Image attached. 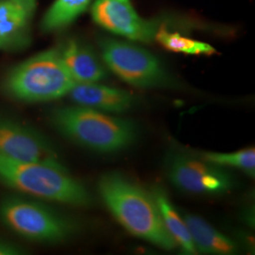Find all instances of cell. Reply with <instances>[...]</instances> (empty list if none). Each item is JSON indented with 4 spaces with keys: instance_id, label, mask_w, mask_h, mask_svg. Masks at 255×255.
Masks as SVG:
<instances>
[{
    "instance_id": "cell-1",
    "label": "cell",
    "mask_w": 255,
    "mask_h": 255,
    "mask_svg": "<svg viewBox=\"0 0 255 255\" xmlns=\"http://www.w3.org/2000/svg\"><path fill=\"white\" fill-rule=\"evenodd\" d=\"M98 188L104 204L129 234L166 251L177 247L151 193L118 172L101 176Z\"/></svg>"
},
{
    "instance_id": "cell-2",
    "label": "cell",
    "mask_w": 255,
    "mask_h": 255,
    "mask_svg": "<svg viewBox=\"0 0 255 255\" xmlns=\"http://www.w3.org/2000/svg\"><path fill=\"white\" fill-rule=\"evenodd\" d=\"M0 182L24 196L39 200L88 207V189L60 163L20 162L0 156Z\"/></svg>"
},
{
    "instance_id": "cell-3",
    "label": "cell",
    "mask_w": 255,
    "mask_h": 255,
    "mask_svg": "<svg viewBox=\"0 0 255 255\" xmlns=\"http://www.w3.org/2000/svg\"><path fill=\"white\" fill-rule=\"evenodd\" d=\"M49 120L63 136L100 153L122 151L136 140V126L129 119L77 104L56 108Z\"/></svg>"
},
{
    "instance_id": "cell-4",
    "label": "cell",
    "mask_w": 255,
    "mask_h": 255,
    "mask_svg": "<svg viewBox=\"0 0 255 255\" xmlns=\"http://www.w3.org/2000/svg\"><path fill=\"white\" fill-rule=\"evenodd\" d=\"M75 84L58 48H51L12 67L4 78L2 89L15 101L37 103L67 96Z\"/></svg>"
},
{
    "instance_id": "cell-5",
    "label": "cell",
    "mask_w": 255,
    "mask_h": 255,
    "mask_svg": "<svg viewBox=\"0 0 255 255\" xmlns=\"http://www.w3.org/2000/svg\"><path fill=\"white\" fill-rule=\"evenodd\" d=\"M0 221L28 241L56 244L74 236L77 226L56 210L27 196H7L0 201Z\"/></svg>"
},
{
    "instance_id": "cell-6",
    "label": "cell",
    "mask_w": 255,
    "mask_h": 255,
    "mask_svg": "<svg viewBox=\"0 0 255 255\" xmlns=\"http://www.w3.org/2000/svg\"><path fill=\"white\" fill-rule=\"evenodd\" d=\"M99 46L104 64L123 82L138 88L177 86L158 58L145 48L110 37H101Z\"/></svg>"
},
{
    "instance_id": "cell-7",
    "label": "cell",
    "mask_w": 255,
    "mask_h": 255,
    "mask_svg": "<svg viewBox=\"0 0 255 255\" xmlns=\"http://www.w3.org/2000/svg\"><path fill=\"white\" fill-rule=\"evenodd\" d=\"M167 178L181 191L198 195H223L235 186L232 174L195 153L174 149L165 159Z\"/></svg>"
},
{
    "instance_id": "cell-8",
    "label": "cell",
    "mask_w": 255,
    "mask_h": 255,
    "mask_svg": "<svg viewBox=\"0 0 255 255\" xmlns=\"http://www.w3.org/2000/svg\"><path fill=\"white\" fill-rule=\"evenodd\" d=\"M0 156L20 162L63 164L51 142L17 120L0 117Z\"/></svg>"
},
{
    "instance_id": "cell-9",
    "label": "cell",
    "mask_w": 255,
    "mask_h": 255,
    "mask_svg": "<svg viewBox=\"0 0 255 255\" xmlns=\"http://www.w3.org/2000/svg\"><path fill=\"white\" fill-rule=\"evenodd\" d=\"M92 18L100 27L128 40L149 43L155 40L161 23L142 18L130 0H96Z\"/></svg>"
},
{
    "instance_id": "cell-10",
    "label": "cell",
    "mask_w": 255,
    "mask_h": 255,
    "mask_svg": "<svg viewBox=\"0 0 255 255\" xmlns=\"http://www.w3.org/2000/svg\"><path fill=\"white\" fill-rule=\"evenodd\" d=\"M38 0H0V50L25 46Z\"/></svg>"
},
{
    "instance_id": "cell-11",
    "label": "cell",
    "mask_w": 255,
    "mask_h": 255,
    "mask_svg": "<svg viewBox=\"0 0 255 255\" xmlns=\"http://www.w3.org/2000/svg\"><path fill=\"white\" fill-rule=\"evenodd\" d=\"M68 96L77 105L107 114L126 113L135 103V99L128 92L99 82L76 83Z\"/></svg>"
},
{
    "instance_id": "cell-12",
    "label": "cell",
    "mask_w": 255,
    "mask_h": 255,
    "mask_svg": "<svg viewBox=\"0 0 255 255\" xmlns=\"http://www.w3.org/2000/svg\"><path fill=\"white\" fill-rule=\"evenodd\" d=\"M65 67L76 83L100 82L107 72L89 46L77 39H67L58 47Z\"/></svg>"
},
{
    "instance_id": "cell-13",
    "label": "cell",
    "mask_w": 255,
    "mask_h": 255,
    "mask_svg": "<svg viewBox=\"0 0 255 255\" xmlns=\"http://www.w3.org/2000/svg\"><path fill=\"white\" fill-rule=\"evenodd\" d=\"M198 253L232 255L238 253L237 242L212 227L205 220L192 214H182Z\"/></svg>"
},
{
    "instance_id": "cell-14",
    "label": "cell",
    "mask_w": 255,
    "mask_h": 255,
    "mask_svg": "<svg viewBox=\"0 0 255 255\" xmlns=\"http://www.w3.org/2000/svg\"><path fill=\"white\" fill-rule=\"evenodd\" d=\"M158 209L160 211L164 226L173 238L176 245L180 247L184 255H197L198 252L192 240L188 227L172 202L161 187H155L151 192Z\"/></svg>"
},
{
    "instance_id": "cell-15",
    "label": "cell",
    "mask_w": 255,
    "mask_h": 255,
    "mask_svg": "<svg viewBox=\"0 0 255 255\" xmlns=\"http://www.w3.org/2000/svg\"><path fill=\"white\" fill-rule=\"evenodd\" d=\"M93 0H54L41 22L42 30L55 32L70 26L88 9Z\"/></svg>"
},
{
    "instance_id": "cell-16",
    "label": "cell",
    "mask_w": 255,
    "mask_h": 255,
    "mask_svg": "<svg viewBox=\"0 0 255 255\" xmlns=\"http://www.w3.org/2000/svg\"><path fill=\"white\" fill-rule=\"evenodd\" d=\"M155 40L169 51L187 55H212L216 52L213 46L200 41L182 36L178 32L167 30L164 26L160 27Z\"/></svg>"
},
{
    "instance_id": "cell-17",
    "label": "cell",
    "mask_w": 255,
    "mask_h": 255,
    "mask_svg": "<svg viewBox=\"0 0 255 255\" xmlns=\"http://www.w3.org/2000/svg\"><path fill=\"white\" fill-rule=\"evenodd\" d=\"M201 158L224 168L234 167L242 170L251 177L255 175V150L254 147L241 149L232 153L198 152Z\"/></svg>"
},
{
    "instance_id": "cell-18",
    "label": "cell",
    "mask_w": 255,
    "mask_h": 255,
    "mask_svg": "<svg viewBox=\"0 0 255 255\" xmlns=\"http://www.w3.org/2000/svg\"><path fill=\"white\" fill-rule=\"evenodd\" d=\"M25 250L21 247L6 240L0 239V255H24Z\"/></svg>"
}]
</instances>
